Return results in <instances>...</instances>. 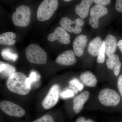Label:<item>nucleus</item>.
Wrapping results in <instances>:
<instances>
[{
	"mask_svg": "<svg viewBox=\"0 0 122 122\" xmlns=\"http://www.w3.org/2000/svg\"><path fill=\"white\" fill-rule=\"evenodd\" d=\"M36 74L35 72H32L30 73L29 77L27 78L26 79V86L29 87H31V84L36 81Z\"/></svg>",
	"mask_w": 122,
	"mask_h": 122,
	"instance_id": "obj_24",
	"label": "nucleus"
},
{
	"mask_svg": "<svg viewBox=\"0 0 122 122\" xmlns=\"http://www.w3.org/2000/svg\"><path fill=\"white\" fill-rule=\"evenodd\" d=\"M70 35L66 30L62 27H57L53 32L48 35V39L50 42L57 41L59 43L68 45L70 42Z\"/></svg>",
	"mask_w": 122,
	"mask_h": 122,
	"instance_id": "obj_10",
	"label": "nucleus"
},
{
	"mask_svg": "<svg viewBox=\"0 0 122 122\" xmlns=\"http://www.w3.org/2000/svg\"><path fill=\"white\" fill-rule=\"evenodd\" d=\"M77 59L75 54L71 50L64 51L56 59V62L61 65L72 66L76 63Z\"/></svg>",
	"mask_w": 122,
	"mask_h": 122,
	"instance_id": "obj_11",
	"label": "nucleus"
},
{
	"mask_svg": "<svg viewBox=\"0 0 122 122\" xmlns=\"http://www.w3.org/2000/svg\"><path fill=\"white\" fill-rule=\"evenodd\" d=\"M63 0L66 1V2H68V1H70L71 0Z\"/></svg>",
	"mask_w": 122,
	"mask_h": 122,
	"instance_id": "obj_33",
	"label": "nucleus"
},
{
	"mask_svg": "<svg viewBox=\"0 0 122 122\" xmlns=\"http://www.w3.org/2000/svg\"><path fill=\"white\" fill-rule=\"evenodd\" d=\"M6 66L4 70L0 73L1 76L5 78H9L12 75L16 73V70L13 66L8 63H5Z\"/></svg>",
	"mask_w": 122,
	"mask_h": 122,
	"instance_id": "obj_22",
	"label": "nucleus"
},
{
	"mask_svg": "<svg viewBox=\"0 0 122 122\" xmlns=\"http://www.w3.org/2000/svg\"><path fill=\"white\" fill-rule=\"evenodd\" d=\"M6 66L5 63L1 61H0V72L1 73L4 70Z\"/></svg>",
	"mask_w": 122,
	"mask_h": 122,
	"instance_id": "obj_31",
	"label": "nucleus"
},
{
	"mask_svg": "<svg viewBox=\"0 0 122 122\" xmlns=\"http://www.w3.org/2000/svg\"><path fill=\"white\" fill-rule=\"evenodd\" d=\"M87 41V36L84 35L77 36L73 42V49L75 54L81 57L84 53Z\"/></svg>",
	"mask_w": 122,
	"mask_h": 122,
	"instance_id": "obj_12",
	"label": "nucleus"
},
{
	"mask_svg": "<svg viewBox=\"0 0 122 122\" xmlns=\"http://www.w3.org/2000/svg\"><path fill=\"white\" fill-rule=\"evenodd\" d=\"M111 2V0H93V2L96 5L105 6L109 5Z\"/></svg>",
	"mask_w": 122,
	"mask_h": 122,
	"instance_id": "obj_27",
	"label": "nucleus"
},
{
	"mask_svg": "<svg viewBox=\"0 0 122 122\" xmlns=\"http://www.w3.org/2000/svg\"><path fill=\"white\" fill-rule=\"evenodd\" d=\"M32 122H54V121L51 116L46 115Z\"/></svg>",
	"mask_w": 122,
	"mask_h": 122,
	"instance_id": "obj_25",
	"label": "nucleus"
},
{
	"mask_svg": "<svg viewBox=\"0 0 122 122\" xmlns=\"http://www.w3.org/2000/svg\"><path fill=\"white\" fill-rule=\"evenodd\" d=\"M27 78L23 73L16 72L7 79V88L13 93L20 95H26L29 93L31 89V87H28L26 86Z\"/></svg>",
	"mask_w": 122,
	"mask_h": 122,
	"instance_id": "obj_1",
	"label": "nucleus"
},
{
	"mask_svg": "<svg viewBox=\"0 0 122 122\" xmlns=\"http://www.w3.org/2000/svg\"><path fill=\"white\" fill-rule=\"evenodd\" d=\"M31 11L29 7L21 5L16 9L12 16L14 24L17 26L26 27L30 22Z\"/></svg>",
	"mask_w": 122,
	"mask_h": 122,
	"instance_id": "obj_4",
	"label": "nucleus"
},
{
	"mask_svg": "<svg viewBox=\"0 0 122 122\" xmlns=\"http://www.w3.org/2000/svg\"><path fill=\"white\" fill-rule=\"evenodd\" d=\"M117 41L115 37L111 35L107 36L105 41V53L107 56H111L115 53L117 46Z\"/></svg>",
	"mask_w": 122,
	"mask_h": 122,
	"instance_id": "obj_14",
	"label": "nucleus"
},
{
	"mask_svg": "<svg viewBox=\"0 0 122 122\" xmlns=\"http://www.w3.org/2000/svg\"><path fill=\"white\" fill-rule=\"evenodd\" d=\"M26 58L30 63L45 65L47 60L45 51L39 46L35 44L30 45L25 49Z\"/></svg>",
	"mask_w": 122,
	"mask_h": 122,
	"instance_id": "obj_2",
	"label": "nucleus"
},
{
	"mask_svg": "<svg viewBox=\"0 0 122 122\" xmlns=\"http://www.w3.org/2000/svg\"><path fill=\"white\" fill-rule=\"evenodd\" d=\"M1 55L3 58L6 60L16 61L18 58V55L17 53H13L9 49H5L2 50Z\"/></svg>",
	"mask_w": 122,
	"mask_h": 122,
	"instance_id": "obj_21",
	"label": "nucleus"
},
{
	"mask_svg": "<svg viewBox=\"0 0 122 122\" xmlns=\"http://www.w3.org/2000/svg\"><path fill=\"white\" fill-rule=\"evenodd\" d=\"M79 78L83 85L87 87H95L97 83L96 76L90 71L83 72L79 76Z\"/></svg>",
	"mask_w": 122,
	"mask_h": 122,
	"instance_id": "obj_17",
	"label": "nucleus"
},
{
	"mask_svg": "<svg viewBox=\"0 0 122 122\" xmlns=\"http://www.w3.org/2000/svg\"><path fill=\"white\" fill-rule=\"evenodd\" d=\"M77 122H95L93 121L91 119H87V120H86L85 118L83 117H80L77 119L76 121Z\"/></svg>",
	"mask_w": 122,
	"mask_h": 122,
	"instance_id": "obj_30",
	"label": "nucleus"
},
{
	"mask_svg": "<svg viewBox=\"0 0 122 122\" xmlns=\"http://www.w3.org/2000/svg\"><path fill=\"white\" fill-rule=\"evenodd\" d=\"M89 96V92L85 91L74 98L73 100V108L76 113L78 114L81 112Z\"/></svg>",
	"mask_w": 122,
	"mask_h": 122,
	"instance_id": "obj_13",
	"label": "nucleus"
},
{
	"mask_svg": "<svg viewBox=\"0 0 122 122\" xmlns=\"http://www.w3.org/2000/svg\"><path fill=\"white\" fill-rule=\"evenodd\" d=\"M108 13V10L103 5H96L92 7L90 12L91 18L89 23L93 28H98L99 26L98 19Z\"/></svg>",
	"mask_w": 122,
	"mask_h": 122,
	"instance_id": "obj_9",
	"label": "nucleus"
},
{
	"mask_svg": "<svg viewBox=\"0 0 122 122\" xmlns=\"http://www.w3.org/2000/svg\"><path fill=\"white\" fill-rule=\"evenodd\" d=\"M102 38L97 37L90 42L87 47V51L91 55L95 57L98 55L100 48L102 45Z\"/></svg>",
	"mask_w": 122,
	"mask_h": 122,
	"instance_id": "obj_18",
	"label": "nucleus"
},
{
	"mask_svg": "<svg viewBox=\"0 0 122 122\" xmlns=\"http://www.w3.org/2000/svg\"><path fill=\"white\" fill-rule=\"evenodd\" d=\"M74 94V92L72 90L68 89L62 93L61 96L62 98H68L73 97Z\"/></svg>",
	"mask_w": 122,
	"mask_h": 122,
	"instance_id": "obj_26",
	"label": "nucleus"
},
{
	"mask_svg": "<svg viewBox=\"0 0 122 122\" xmlns=\"http://www.w3.org/2000/svg\"><path fill=\"white\" fill-rule=\"evenodd\" d=\"M117 46L122 53V39L120 40L118 42Z\"/></svg>",
	"mask_w": 122,
	"mask_h": 122,
	"instance_id": "obj_32",
	"label": "nucleus"
},
{
	"mask_svg": "<svg viewBox=\"0 0 122 122\" xmlns=\"http://www.w3.org/2000/svg\"></svg>",
	"mask_w": 122,
	"mask_h": 122,
	"instance_id": "obj_34",
	"label": "nucleus"
},
{
	"mask_svg": "<svg viewBox=\"0 0 122 122\" xmlns=\"http://www.w3.org/2000/svg\"><path fill=\"white\" fill-rule=\"evenodd\" d=\"M105 41H102V45L100 48L99 52L98 55L97 61L99 63H103L105 61Z\"/></svg>",
	"mask_w": 122,
	"mask_h": 122,
	"instance_id": "obj_23",
	"label": "nucleus"
},
{
	"mask_svg": "<svg viewBox=\"0 0 122 122\" xmlns=\"http://www.w3.org/2000/svg\"><path fill=\"white\" fill-rule=\"evenodd\" d=\"M93 0H82L78 5H76L75 12L82 19L87 17Z\"/></svg>",
	"mask_w": 122,
	"mask_h": 122,
	"instance_id": "obj_16",
	"label": "nucleus"
},
{
	"mask_svg": "<svg viewBox=\"0 0 122 122\" xmlns=\"http://www.w3.org/2000/svg\"><path fill=\"white\" fill-rule=\"evenodd\" d=\"M117 86L119 91L122 97V74L118 78Z\"/></svg>",
	"mask_w": 122,
	"mask_h": 122,
	"instance_id": "obj_28",
	"label": "nucleus"
},
{
	"mask_svg": "<svg viewBox=\"0 0 122 122\" xmlns=\"http://www.w3.org/2000/svg\"><path fill=\"white\" fill-rule=\"evenodd\" d=\"M59 85L57 84L53 85L42 101V105L44 109L46 110L51 109L57 104L59 100Z\"/></svg>",
	"mask_w": 122,
	"mask_h": 122,
	"instance_id": "obj_8",
	"label": "nucleus"
},
{
	"mask_svg": "<svg viewBox=\"0 0 122 122\" xmlns=\"http://www.w3.org/2000/svg\"><path fill=\"white\" fill-rule=\"evenodd\" d=\"M115 8L118 12L122 13V0H116Z\"/></svg>",
	"mask_w": 122,
	"mask_h": 122,
	"instance_id": "obj_29",
	"label": "nucleus"
},
{
	"mask_svg": "<svg viewBox=\"0 0 122 122\" xmlns=\"http://www.w3.org/2000/svg\"><path fill=\"white\" fill-rule=\"evenodd\" d=\"M60 25L66 30L70 33L78 34L81 32V26L84 25V21L82 18H78L72 21L67 17H63L61 19Z\"/></svg>",
	"mask_w": 122,
	"mask_h": 122,
	"instance_id": "obj_7",
	"label": "nucleus"
},
{
	"mask_svg": "<svg viewBox=\"0 0 122 122\" xmlns=\"http://www.w3.org/2000/svg\"><path fill=\"white\" fill-rule=\"evenodd\" d=\"M106 63L107 68L113 71L115 76H118L120 73L122 64L117 55L114 54L108 57Z\"/></svg>",
	"mask_w": 122,
	"mask_h": 122,
	"instance_id": "obj_15",
	"label": "nucleus"
},
{
	"mask_svg": "<svg viewBox=\"0 0 122 122\" xmlns=\"http://www.w3.org/2000/svg\"><path fill=\"white\" fill-rule=\"evenodd\" d=\"M69 87L72 89L74 93L77 94L79 91L81 92L84 88V85L78 79L74 78L70 81Z\"/></svg>",
	"mask_w": 122,
	"mask_h": 122,
	"instance_id": "obj_20",
	"label": "nucleus"
},
{
	"mask_svg": "<svg viewBox=\"0 0 122 122\" xmlns=\"http://www.w3.org/2000/svg\"><path fill=\"white\" fill-rule=\"evenodd\" d=\"M16 37V34L13 32H7L3 33L0 35V44L5 45H13L16 42L14 39Z\"/></svg>",
	"mask_w": 122,
	"mask_h": 122,
	"instance_id": "obj_19",
	"label": "nucleus"
},
{
	"mask_svg": "<svg viewBox=\"0 0 122 122\" xmlns=\"http://www.w3.org/2000/svg\"><path fill=\"white\" fill-rule=\"evenodd\" d=\"M0 108L5 114L13 117H20L25 113V111L21 107L7 100H4L0 102Z\"/></svg>",
	"mask_w": 122,
	"mask_h": 122,
	"instance_id": "obj_6",
	"label": "nucleus"
},
{
	"mask_svg": "<svg viewBox=\"0 0 122 122\" xmlns=\"http://www.w3.org/2000/svg\"><path fill=\"white\" fill-rule=\"evenodd\" d=\"M58 0H44L38 9L37 17L41 21L49 20L58 7Z\"/></svg>",
	"mask_w": 122,
	"mask_h": 122,
	"instance_id": "obj_3",
	"label": "nucleus"
},
{
	"mask_svg": "<svg viewBox=\"0 0 122 122\" xmlns=\"http://www.w3.org/2000/svg\"><path fill=\"white\" fill-rule=\"evenodd\" d=\"M98 99L102 105L107 107L117 106L120 100V96L118 92L109 88L103 89L100 91Z\"/></svg>",
	"mask_w": 122,
	"mask_h": 122,
	"instance_id": "obj_5",
	"label": "nucleus"
}]
</instances>
